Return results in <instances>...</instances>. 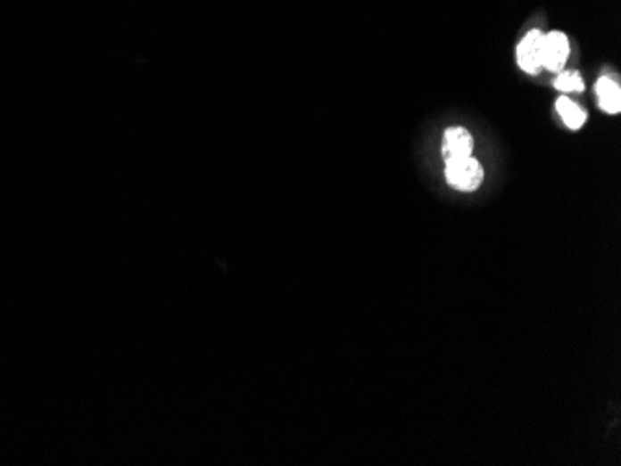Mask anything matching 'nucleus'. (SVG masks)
Segmentation results:
<instances>
[{
  "label": "nucleus",
  "mask_w": 621,
  "mask_h": 466,
  "mask_svg": "<svg viewBox=\"0 0 621 466\" xmlns=\"http://www.w3.org/2000/svg\"><path fill=\"white\" fill-rule=\"evenodd\" d=\"M447 183L458 192H476L484 183V168L473 159H452L445 160Z\"/></svg>",
  "instance_id": "nucleus-1"
},
{
  "label": "nucleus",
  "mask_w": 621,
  "mask_h": 466,
  "mask_svg": "<svg viewBox=\"0 0 621 466\" xmlns=\"http://www.w3.org/2000/svg\"><path fill=\"white\" fill-rule=\"evenodd\" d=\"M571 47H569V39L564 32H549L543 34L542 39V68L552 71V73H560L566 68V61L569 58Z\"/></svg>",
  "instance_id": "nucleus-2"
},
{
  "label": "nucleus",
  "mask_w": 621,
  "mask_h": 466,
  "mask_svg": "<svg viewBox=\"0 0 621 466\" xmlns=\"http://www.w3.org/2000/svg\"><path fill=\"white\" fill-rule=\"evenodd\" d=\"M542 39H543L542 30H530L518 45V65L528 75H538L543 69L542 68Z\"/></svg>",
  "instance_id": "nucleus-3"
},
{
  "label": "nucleus",
  "mask_w": 621,
  "mask_h": 466,
  "mask_svg": "<svg viewBox=\"0 0 621 466\" xmlns=\"http://www.w3.org/2000/svg\"><path fill=\"white\" fill-rule=\"evenodd\" d=\"M475 142L471 132L463 127H451L443 135V159L452 160V159H465L473 157Z\"/></svg>",
  "instance_id": "nucleus-4"
},
{
  "label": "nucleus",
  "mask_w": 621,
  "mask_h": 466,
  "mask_svg": "<svg viewBox=\"0 0 621 466\" xmlns=\"http://www.w3.org/2000/svg\"><path fill=\"white\" fill-rule=\"evenodd\" d=\"M595 95L599 101V108L607 114L621 112V90L619 84L609 77H601L595 84Z\"/></svg>",
  "instance_id": "nucleus-5"
},
{
  "label": "nucleus",
  "mask_w": 621,
  "mask_h": 466,
  "mask_svg": "<svg viewBox=\"0 0 621 466\" xmlns=\"http://www.w3.org/2000/svg\"><path fill=\"white\" fill-rule=\"evenodd\" d=\"M557 112L560 114V118H562V121L566 123V127L571 128V130H579V128H583L584 123H586V118H588L584 110H583L579 104H576V102H573L569 97H566V95L559 97V101H557Z\"/></svg>",
  "instance_id": "nucleus-6"
},
{
  "label": "nucleus",
  "mask_w": 621,
  "mask_h": 466,
  "mask_svg": "<svg viewBox=\"0 0 621 466\" xmlns=\"http://www.w3.org/2000/svg\"><path fill=\"white\" fill-rule=\"evenodd\" d=\"M554 87L564 94H581L584 92V80L576 71H560L557 80H554Z\"/></svg>",
  "instance_id": "nucleus-7"
}]
</instances>
